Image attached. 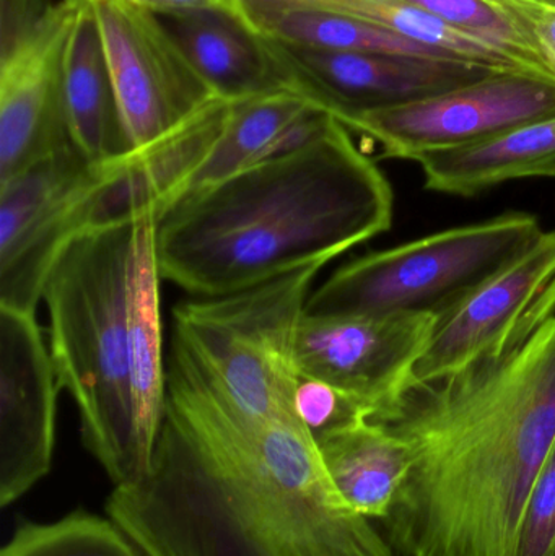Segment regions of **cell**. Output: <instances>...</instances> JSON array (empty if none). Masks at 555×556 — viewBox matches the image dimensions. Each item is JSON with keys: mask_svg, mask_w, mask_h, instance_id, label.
Returning <instances> with one entry per match:
<instances>
[{"mask_svg": "<svg viewBox=\"0 0 555 556\" xmlns=\"http://www.w3.org/2000/svg\"><path fill=\"white\" fill-rule=\"evenodd\" d=\"M101 178L71 143L0 182V306L36 313L55 261L93 227Z\"/></svg>", "mask_w": 555, "mask_h": 556, "instance_id": "52a82bcc", "label": "cell"}, {"mask_svg": "<svg viewBox=\"0 0 555 556\" xmlns=\"http://www.w3.org/2000/svg\"><path fill=\"white\" fill-rule=\"evenodd\" d=\"M439 320L430 314H305L297 337L299 372L341 389L371 418L380 417L416 382L417 363Z\"/></svg>", "mask_w": 555, "mask_h": 556, "instance_id": "30bf717a", "label": "cell"}, {"mask_svg": "<svg viewBox=\"0 0 555 556\" xmlns=\"http://www.w3.org/2000/svg\"><path fill=\"white\" fill-rule=\"evenodd\" d=\"M394 556H400V555H394Z\"/></svg>", "mask_w": 555, "mask_h": 556, "instance_id": "f546056e", "label": "cell"}, {"mask_svg": "<svg viewBox=\"0 0 555 556\" xmlns=\"http://www.w3.org/2000/svg\"><path fill=\"white\" fill-rule=\"evenodd\" d=\"M323 267L313 264L234 293L179 303L172 345L248 417L299 418L297 337Z\"/></svg>", "mask_w": 555, "mask_h": 556, "instance_id": "5b68a950", "label": "cell"}, {"mask_svg": "<svg viewBox=\"0 0 555 556\" xmlns=\"http://www.w3.org/2000/svg\"><path fill=\"white\" fill-rule=\"evenodd\" d=\"M491 2L497 3L499 7L507 10L514 18L521 23V15H524L525 10L530 9L534 3H555V0H491Z\"/></svg>", "mask_w": 555, "mask_h": 556, "instance_id": "f1b7e54d", "label": "cell"}, {"mask_svg": "<svg viewBox=\"0 0 555 556\" xmlns=\"http://www.w3.org/2000/svg\"><path fill=\"white\" fill-rule=\"evenodd\" d=\"M554 280L555 230H551L439 320L417 363L416 381H437L475 362L530 313Z\"/></svg>", "mask_w": 555, "mask_h": 556, "instance_id": "5bb4252c", "label": "cell"}, {"mask_svg": "<svg viewBox=\"0 0 555 556\" xmlns=\"http://www.w3.org/2000/svg\"><path fill=\"white\" fill-rule=\"evenodd\" d=\"M153 13L185 12V10H237V0H129Z\"/></svg>", "mask_w": 555, "mask_h": 556, "instance_id": "83f0119b", "label": "cell"}, {"mask_svg": "<svg viewBox=\"0 0 555 556\" xmlns=\"http://www.w3.org/2000/svg\"><path fill=\"white\" fill-rule=\"evenodd\" d=\"M156 15L215 97L238 101L295 88L292 74L273 42L237 10H185Z\"/></svg>", "mask_w": 555, "mask_h": 556, "instance_id": "9a60e30c", "label": "cell"}, {"mask_svg": "<svg viewBox=\"0 0 555 556\" xmlns=\"http://www.w3.org/2000/svg\"><path fill=\"white\" fill-rule=\"evenodd\" d=\"M541 61L555 80V3H537L521 15Z\"/></svg>", "mask_w": 555, "mask_h": 556, "instance_id": "4316f807", "label": "cell"}, {"mask_svg": "<svg viewBox=\"0 0 555 556\" xmlns=\"http://www.w3.org/2000/svg\"><path fill=\"white\" fill-rule=\"evenodd\" d=\"M555 116V81L524 71H495L465 87L345 121L380 147V159L416 163L427 153L492 139ZM342 124V123H341Z\"/></svg>", "mask_w": 555, "mask_h": 556, "instance_id": "ba28073f", "label": "cell"}, {"mask_svg": "<svg viewBox=\"0 0 555 556\" xmlns=\"http://www.w3.org/2000/svg\"><path fill=\"white\" fill-rule=\"evenodd\" d=\"M302 2L378 26V28L390 29L396 35L406 36L413 41L462 61L475 62L495 71H524L495 46L452 28L404 0H302Z\"/></svg>", "mask_w": 555, "mask_h": 556, "instance_id": "44dd1931", "label": "cell"}, {"mask_svg": "<svg viewBox=\"0 0 555 556\" xmlns=\"http://www.w3.org/2000/svg\"><path fill=\"white\" fill-rule=\"evenodd\" d=\"M134 150L178 129L215 94L156 13L129 0H90Z\"/></svg>", "mask_w": 555, "mask_h": 556, "instance_id": "9c48e42d", "label": "cell"}, {"mask_svg": "<svg viewBox=\"0 0 555 556\" xmlns=\"http://www.w3.org/2000/svg\"><path fill=\"white\" fill-rule=\"evenodd\" d=\"M329 479L352 509L387 518L411 467L406 443L374 420L358 421L316 443Z\"/></svg>", "mask_w": 555, "mask_h": 556, "instance_id": "ffe728a7", "label": "cell"}, {"mask_svg": "<svg viewBox=\"0 0 555 556\" xmlns=\"http://www.w3.org/2000/svg\"><path fill=\"white\" fill-rule=\"evenodd\" d=\"M270 42L292 74L297 90L342 124L362 113L403 106L465 87L495 72L462 59L319 51Z\"/></svg>", "mask_w": 555, "mask_h": 556, "instance_id": "7c38bea8", "label": "cell"}, {"mask_svg": "<svg viewBox=\"0 0 555 556\" xmlns=\"http://www.w3.org/2000/svg\"><path fill=\"white\" fill-rule=\"evenodd\" d=\"M411 467L381 532L400 556H517L521 519L555 443V280L475 362L414 382L371 418Z\"/></svg>", "mask_w": 555, "mask_h": 556, "instance_id": "7a4b0ae2", "label": "cell"}, {"mask_svg": "<svg viewBox=\"0 0 555 556\" xmlns=\"http://www.w3.org/2000/svg\"><path fill=\"white\" fill-rule=\"evenodd\" d=\"M554 556H555V554H554Z\"/></svg>", "mask_w": 555, "mask_h": 556, "instance_id": "4dcf8cb0", "label": "cell"}, {"mask_svg": "<svg viewBox=\"0 0 555 556\" xmlns=\"http://www.w3.org/2000/svg\"><path fill=\"white\" fill-rule=\"evenodd\" d=\"M555 554V443L534 482L521 519L517 556Z\"/></svg>", "mask_w": 555, "mask_h": 556, "instance_id": "d4e9b609", "label": "cell"}, {"mask_svg": "<svg viewBox=\"0 0 555 556\" xmlns=\"http://www.w3.org/2000/svg\"><path fill=\"white\" fill-rule=\"evenodd\" d=\"M420 12L501 49L518 67L551 78L530 33L491 0H404ZM555 81V80H554Z\"/></svg>", "mask_w": 555, "mask_h": 556, "instance_id": "603a6c76", "label": "cell"}, {"mask_svg": "<svg viewBox=\"0 0 555 556\" xmlns=\"http://www.w3.org/2000/svg\"><path fill=\"white\" fill-rule=\"evenodd\" d=\"M143 556H394L299 418L238 410L172 345L152 467L104 505Z\"/></svg>", "mask_w": 555, "mask_h": 556, "instance_id": "6da1fadb", "label": "cell"}, {"mask_svg": "<svg viewBox=\"0 0 555 556\" xmlns=\"http://www.w3.org/2000/svg\"><path fill=\"white\" fill-rule=\"evenodd\" d=\"M0 556H143L106 516L75 509L54 522H22Z\"/></svg>", "mask_w": 555, "mask_h": 556, "instance_id": "7402d4cb", "label": "cell"}, {"mask_svg": "<svg viewBox=\"0 0 555 556\" xmlns=\"http://www.w3.org/2000/svg\"><path fill=\"white\" fill-rule=\"evenodd\" d=\"M329 119L328 111L295 88L231 101L230 114L217 142L181 195L300 149Z\"/></svg>", "mask_w": 555, "mask_h": 556, "instance_id": "2e32d148", "label": "cell"}, {"mask_svg": "<svg viewBox=\"0 0 555 556\" xmlns=\"http://www.w3.org/2000/svg\"><path fill=\"white\" fill-rule=\"evenodd\" d=\"M295 412L315 443L336 431L371 418L368 408L357 399L328 382L302 375L297 384Z\"/></svg>", "mask_w": 555, "mask_h": 556, "instance_id": "cb8c5ba5", "label": "cell"}, {"mask_svg": "<svg viewBox=\"0 0 555 556\" xmlns=\"http://www.w3.org/2000/svg\"><path fill=\"white\" fill-rule=\"evenodd\" d=\"M394 192L335 116L305 146L188 192L156 220L163 280L222 296L325 264L387 233Z\"/></svg>", "mask_w": 555, "mask_h": 556, "instance_id": "3957f363", "label": "cell"}, {"mask_svg": "<svg viewBox=\"0 0 555 556\" xmlns=\"http://www.w3.org/2000/svg\"><path fill=\"white\" fill-rule=\"evenodd\" d=\"M416 163L427 191L456 198H475L517 179H555V116L521 124L472 146L427 153Z\"/></svg>", "mask_w": 555, "mask_h": 556, "instance_id": "d6986e66", "label": "cell"}, {"mask_svg": "<svg viewBox=\"0 0 555 556\" xmlns=\"http://www.w3.org/2000/svg\"><path fill=\"white\" fill-rule=\"evenodd\" d=\"M61 382L36 313L0 306V506L52 467Z\"/></svg>", "mask_w": 555, "mask_h": 556, "instance_id": "8fae6325", "label": "cell"}, {"mask_svg": "<svg viewBox=\"0 0 555 556\" xmlns=\"http://www.w3.org/2000/svg\"><path fill=\"white\" fill-rule=\"evenodd\" d=\"M54 3L49 0H2L0 55L25 41L38 28Z\"/></svg>", "mask_w": 555, "mask_h": 556, "instance_id": "484cf974", "label": "cell"}, {"mask_svg": "<svg viewBox=\"0 0 555 556\" xmlns=\"http://www.w3.org/2000/svg\"><path fill=\"white\" fill-rule=\"evenodd\" d=\"M159 212L143 211L136 222L133 270H130L129 350L130 397L137 446L147 467L162 427L166 397V363L163 350L160 274L155 233Z\"/></svg>", "mask_w": 555, "mask_h": 556, "instance_id": "e0dca14e", "label": "cell"}, {"mask_svg": "<svg viewBox=\"0 0 555 556\" xmlns=\"http://www.w3.org/2000/svg\"><path fill=\"white\" fill-rule=\"evenodd\" d=\"M75 238L55 261L42 303L61 388L71 394L85 450L114 486L149 473L140 456L130 397L129 298L136 222Z\"/></svg>", "mask_w": 555, "mask_h": 556, "instance_id": "277c9868", "label": "cell"}, {"mask_svg": "<svg viewBox=\"0 0 555 556\" xmlns=\"http://www.w3.org/2000/svg\"><path fill=\"white\" fill-rule=\"evenodd\" d=\"M80 0H58L38 28L0 55V182L71 146L64 61Z\"/></svg>", "mask_w": 555, "mask_h": 556, "instance_id": "4fadbf2b", "label": "cell"}, {"mask_svg": "<svg viewBox=\"0 0 555 556\" xmlns=\"http://www.w3.org/2000/svg\"><path fill=\"white\" fill-rule=\"evenodd\" d=\"M525 212L357 257L312 291L306 316L445 317L543 235Z\"/></svg>", "mask_w": 555, "mask_h": 556, "instance_id": "8992f818", "label": "cell"}, {"mask_svg": "<svg viewBox=\"0 0 555 556\" xmlns=\"http://www.w3.org/2000/svg\"><path fill=\"white\" fill-rule=\"evenodd\" d=\"M65 104L74 146L94 165L133 152L103 38L90 0H80L64 61Z\"/></svg>", "mask_w": 555, "mask_h": 556, "instance_id": "ac0fdd59", "label": "cell"}]
</instances>
